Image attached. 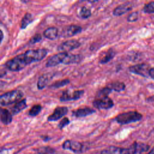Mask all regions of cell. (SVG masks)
I'll return each mask as SVG.
<instances>
[{
    "instance_id": "17",
    "label": "cell",
    "mask_w": 154,
    "mask_h": 154,
    "mask_svg": "<svg viewBox=\"0 0 154 154\" xmlns=\"http://www.w3.org/2000/svg\"><path fill=\"white\" fill-rule=\"evenodd\" d=\"M0 117L1 122L5 125L10 124L13 120V115L11 112L8 109L2 107L0 109Z\"/></svg>"
},
{
    "instance_id": "27",
    "label": "cell",
    "mask_w": 154,
    "mask_h": 154,
    "mask_svg": "<svg viewBox=\"0 0 154 154\" xmlns=\"http://www.w3.org/2000/svg\"><path fill=\"white\" fill-rule=\"evenodd\" d=\"M35 150L38 154H54L55 152V149L50 146L40 147Z\"/></svg>"
},
{
    "instance_id": "3",
    "label": "cell",
    "mask_w": 154,
    "mask_h": 154,
    "mask_svg": "<svg viewBox=\"0 0 154 154\" xmlns=\"http://www.w3.org/2000/svg\"><path fill=\"white\" fill-rule=\"evenodd\" d=\"M4 66L7 69L11 72H19L28 66V64L22 53L7 61Z\"/></svg>"
},
{
    "instance_id": "18",
    "label": "cell",
    "mask_w": 154,
    "mask_h": 154,
    "mask_svg": "<svg viewBox=\"0 0 154 154\" xmlns=\"http://www.w3.org/2000/svg\"><path fill=\"white\" fill-rule=\"evenodd\" d=\"M82 58V56L81 54H73L67 53L66 55L64 60L63 61V64H76L79 63Z\"/></svg>"
},
{
    "instance_id": "28",
    "label": "cell",
    "mask_w": 154,
    "mask_h": 154,
    "mask_svg": "<svg viewBox=\"0 0 154 154\" xmlns=\"http://www.w3.org/2000/svg\"><path fill=\"white\" fill-rule=\"evenodd\" d=\"M112 90L108 86H105L102 88H100L97 93L96 97H101L108 96V95L112 92Z\"/></svg>"
},
{
    "instance_id": "10",
    "label": "cell",
    "mask_w": 154,
    "mask_h": 154,
    "mask_svg": "<svg viewBox=\"0 0 154 154\" xmlns=\"http://www.w3.org/2000/svg\"><path fill=\"white\" fill-rule=\"evenodd\" d=\"M150 68L149 66L146 63L137 64L131 66L129 67V70L134 74L147 78L149 76V70Z\"/></svg>"
},
{
    "instance_id": "34",
    "label": "cell",
    "mask_w": 154,
    "mask_h": 154,
    "mask_svg": "<svg viewBox=\"0 0 154 154\" xmlns=\"http://www.w3.org/2000/svg\"><path fill=\"white\" fill-rule=\"evenodd\" d=\"M149 76L154 80V68H150L149 70Z\"/></svg>"
},
{
    "instance_id": "13",
    "label": "cell",
    "mask_w": 154,
    "mask_h": 154,
    "mask_svg": "<svg viewBox=\"0 0 154 154\" xmlns=\"http://www.w3.org/2000/svg\"><path fill=\"white\" fill-rule=\"evenodd\" d=\"M68 108L65 106H57L54 109V112L47 117V120L48 122L57 121L66 116L68 112Z\"/></svg>"
},
{
    "instance_id": "14",
    "label": "cell",
    "mask_w": 154,
    "mask_h": 154,
    "mask_svg": "<svg viewBox=\"0 0 154 154\" xmlns=\"http://www.w3.org/2000/svg\"><path fill=\"white\" fill-rule=\"evenodd\" d=\"M55 74L52 72H47L42 74L39 76L37 82L38 90H43L48 86V83L52 80Z\"/></svg>"
},
{
    "instance_id": "7",
    "label": "cell",
    "mask_w": 154,
    "mask_h": 154,
    "mask_svg": "<svg viewBox=\"0 0 154 154\" xmlns=\"http://www.w3.org/2000/svg\"><path fill=\"white\" fill-rule=\"evenodd\" d=\"M84 94V90H74L72 92L69 90H64L60 96V100L61 102L76 100L79 99Z\"/></svg>"
},
{
    "instance_id": "22",
    "label": "cell",
    "mask_w": 154,
    "mask_h": 154,
    "mask_svg": "<svg viewBox=\"0 0 154 154\" xmlns=\"http://www.w3.org/2000/svg\"><path fill=\"white\" fill-rule=\"evenodd\" d=\"M34 20L33 16L31 13H26L24 16L22 17L20 23V28L22 29H25L26 28L31 24Z\"/></svg>"
},
{
    "instance_id": "26",
    "label": "cell",
    "mask_w": 154,
    "mask_h": 154,
    "mask_svg": "<svg viewBox=\"0 0 154 154\" xmlns=\"http://www.w3.org/2000/svg\"><path fill=\"white\" fill-rule=\"evenodd\" d=\"M79 16L82 19H87L91 16V10L86 6H82L81 7L79 10Z\"/></svg>"
},
{
    "instance_id": "36",
    "label": "cell",
    "mask_w": 154,
    "mask_h": 154,
    "mask_svg": "<svg viewBox=\"0 0 154 154\" xmlns=\"http://www.w3.org/2000/svg\"><path fill=\"white\" fill-rule=\"evenodd\" d=\"M147 154H154V147L150 150V152H149Z\"/></svg>"
},
{
    "instance_id": "19",
    "label": "cell",
    "mask_w": 154,
    "mask_h": 154,
    "mask_svg": "<svg viewBox=\"0 0 154 154\" xmlns=\"http://www.w3.org/2000/svg\"><path fill=\"white\" fill-rule=\"evenodd\" d=\"M27 107L26 99H23L19 102L14 103V105L11 108L10 112L13 116L16 115L18 113L20 112L22 110L25 109Z\"/></svg>"
},
{
    "instance_id": "9",
    "label": "cell",
    "mask_w": 154,
    "mask_h": 154,
    "mask_svg": "<svg viewBox=\"0 0 154 154\" xmlns=\"http://www.w3.org/2000/svg\"><path fill=\"white\" fill-rule=\"evenodd\" d=\"M62 148L64 150H70L75 153H82L84 150V145L78 141L66 140L62 144Z\"/></svg>"
},
{
    "instance_id": "33",
    "label": "cell",
    "mask_w": 154,
    "mask_h": 154,
    "mask_svg": "<svg viewBox=\"0 0 154 154\" xmlns=\"http://www.w3.org/2000/svg\"><path fill=\"white\" fill-rule=\"evenodd\" d=\"M40 138L45 142L48 141H49L51 139V138L49 136H48V135H41Z\"/></svg>"
},
{
    "instance_id": "15",
    "label": "cell",
    "mask_w": 154,
    "mask_h": 154,
    "mask_svg": "<svg viewBox=\"0 0 154 154\" xmlns=\"http://www.w3.org/2000/svg\"><path fill=\"white\" fill-rule=\"evenodd\" d=\"M133 7V4L131 2H125L114 8L112 11V14L115 16H122L131 10Z\"/></svg>"
},
{
    "instance_id": "25",
    "label": "cell",
    "mask_w": 154,
    "mask_h": 154,
    "mask_svg": "<svg viewBox=\"0 0 154 154\" xmlns=\"http://www.w3.org/2000/svg\"><path fill=\"white\" fill-rule=\"evenodd\" d=\"M42 106L40 104L34 105L28 111V116L31 117L37 116L42 111Z\"/></svg>"
},
{
    "instance_id": "4",
    "label": "cell",
    "mask_w": 154,
    "mask_h": 154,
    "mask_svg": "<svg viewBox=\"0 0 154 154\" xmlns=\"http://www.w3.org/2000/svg\"><path fill=\"white\" fill-rule=\"evenodd\" d=\"M28 65L42 60L48 54V50L45 48H38L35 49H28L23 53Z\"/></svg>"
},
{
    "instance_id": "6",
    "label": "cell",
    "mask_w": 154,
    "mask_h": 154,
    "mask_svg": "<svg viewBox=\"0 0 154 154\" xmlns=\"http://www.w3.org/2000/svg\"><path fill=\"white\" fill-rule=\"evenodd\" d=\"M93 106L98 109H109L114 106V102L109 96L96 97L92 102Z\"/></svg>"
},
{
    "instance_id": "30",
    "label": "cell",
    "mask_w": 154,
    "mask_h": 154,
    "mask_svg": "<svg viewBox=\"0 0 154 154\" xmlns=\"http://www.w3.org/2000/svg\"><path fill=\"white\" fill-rule=\"evenodd\" d=\"M42 40V35L40 33H36L30 38L29 40V43L30 45H34L37 43L41 42Z\"/></svg>"
},
{
    "instance_id": "20",
    "label": "cell",
    "mask_w": 154,
    "mask_h": 154,
    "mask_svg": "<svg viewBox=\"0 0 154 154\" xmlns=\"http://www.w3.org/2000/svg\"><path fill=\"white\" fill-rule=\"evenodd\" d=\"M43 35L49 40H55L58 37V29L55 26L48 27L43 31Z\"/></svg>"
},
{
    "instance_id": "31",
    "label": "cell",
    "mask_w": 154,
    "mask_h": 154,
    "mask_svg": "<svg viewBox=\"0 0 154 154\" xmlns=\"http://www.w3.org/2000/svg\"><path fill=\"white\" fill-rule=\"evenodd\" d=\"M70 123V120L68 117H63L58 124V128L61 130L63 128H64L66 126H67Z\"/></svg>"
},
{
    "instance_id": "12",
    "label": "cell",
    "mask_w": 154,
    "mask_h": 154,
    "mask_svg": "<svg viewBox=\"0 0 154 154\" xmlns=\"http://www.w3.org/2000/svg\"><path fill=\"white\" fill-rule=\"evenodd\" d=\"M67 53L68 52H60L59 53L51 55L46 62V67H54L60 64H63Z\"/></svg>"
},
{
    "instance_id": "8",
    "label": "cell",
    "mask_w": 154,
    "mask_h": 154,
    "mask_svg": "<svg viewBox=\"0 0 154 154\" xmlns=\"http://www.w3.org/2000/svg\"><path fill=\"white\" fill-rule=\"evenodd\" d=\"M81 45V42L77 40L69 39L61 43L57 46V51L60 52H67L79 48Z\"/></svg>"
},
{
    "instance_id": "5",
    "label": "cell",
    "mask_w": 154,
    "mask_h": 154,
    "mask_svg": "<svg viewBox=\"0 0 154 154\" xmlns=\"http://www.w3.org/2000/svg\"><path fill=\"white\" fill-rule=\"evenodd\" d=\"M100 154H137L135 143L131 144L128 148L109 146L103 149L100 152Z\"/></svg>"
},
{
    "instance_id": "32",
    "label": "cell",
    "mask_w": 154,
    "mask_h": 154,
    "mask_svg": "<svg viewBox=\"0 0 154 154\" xmlns=\"http://www.w3.org/2000/svg\"><path fill=\"white\" fill-rule=\"evenodd\" d=\"M138 13L137 11H134L131 13L127 17V21L129 22H134L138 20Z\"/></svg>"
},
{
    "instance_id": "21",
    "label": "cell",
    "mask_w": 154,
    "mask_h": 154,
    "mask_svg": "<svg viewBox=\"0 0 154 154\" xmlns=\"http://www.w3.org/2000/svg\"><path fill=\"white\" fill-rule=\"evenodd\" d=\"M116 54V51L112 48H109L106 51L104 55L99 60V63L102 64L108 63L109 61L113 59Z\"/></svg>"
},
{
    "instance_id": "24",
    "label": "cell",
    "mask_w": 154,
    "mask_h": 154,
    "mask_svg": "<svg viewBox=\"0 0 154 154\" xmlns=\"http://www.w3.org/2000/svg\"><path fill=\"white\" fill-rule=\"evenodd\" d=\"M70 83V80L69 79L66 78L63 79H60L55 81L54 82L52 83L49 85H48V88H51V89H56L60 87H62L63 86H65Z\"/></svg>"
},
{
    "instance_id": "1",
    "label": "cell",
    "mask_w": 154,
    "mask_h": 154,
    "mask_svg": "<svg viewBox=\"0 0 154 154\" xmlns=\"http://www.w3.org/2000/svg\"><path fill=\"white\" fill-rule=\"evenodd\" d=\"M23 96V93L20 90H13L5 92L0 96V105L4 106L16 103L22 100Z\"/></svg>"
},
{
    "instance_id": "2",
    "label": "cell",
    "mask_w": 154,
    "mask_h": 154,
    "mask_svg": "<svg viewBox=\"0 0 154 154\" xmlns=\"http://www.w3.org/2000/svg\"><path fill=\"white\" fill-rule=\"evenodd\" d=\"M142 118L143 116L139 112L137 111H129L119 114L115 117V120L119 124L123 125L138 122Z\"/></svg>"
},
{
    "instance_id": "35",
    "label": "cell",
    "mask_w": 154,
    "mask_h": 154,
    "mask_svg": "<svg viewBox=\"0 0 154 154\" xmlns=\"http://www.w3.org/2000/svg\"><path fill=\"white\" fill-rule=\"evenodd\" d=\"M3 38H4V34H3L2 31L1 30V42H2V41L3 40Z\"/></svg>"
},
{
    "instance_id": "29",
    "label": "cell",
    "mask_w": 154,
    "mask_h": 154,
    "mask_svg": "<svg viewBox=\"0 0 154 154\" xmlns=\"http://www.w3.org/2000/svg\"><path fill=\"white\" fill-rule=\"evenodd\" d=\"M143 11L145 13H154V1L146 4L143 8Z\"/></svg>"
},
{
    "instance_id": "23",
    "label": "cell",
    "mask_w": 154,
    "mask_h": 154,
    "mask_svg": "<svg viewBox=\"0 0 154 154\" xmlns=\"http://www.w3.org/2000/svg\"><path fill=\"white\" fill-rule=\"evenodd\" d=\"M112 91L116 92H120L125 90L126 85L123 82L121 81H115L111 83H109L107 85Z\"/></svg>"
},
{
    "instance_id": "11",
    "label": "cell",
    "mask_w": 154,
    "mask_h": 154,
    "mask_svg": "<svg viewBox=\"0 0 154 154\" xmlns=\"http://www.w3.org/2000/svg\"><path fill=\"white\" fill-rule=\"evenodd\" d=\"M82 29L79 25L75 24H70L64 28L61 31L60 37L64 38H69L77 35L81 32Z\"/></svg>"
},
{
    "instance_id": "16",
    "label": "cell",
    "mask_w": 154,
    "mask_h": 154,
    "mask_svg": "<svg viewBox=\"0 0 154 154\" xmlns=\"http://www.w3.org/2000/svg\"><path fill=\"white\" fill-rule=\"evenodd\" d=\"M96 112V110L88 106H85L83 108H79L76 109L72 112V115L73 117L80 118L86 117L91 115Z\"/></svg>"
}]
</instances>
